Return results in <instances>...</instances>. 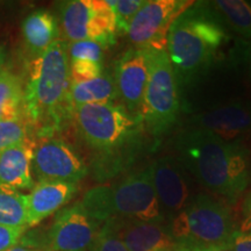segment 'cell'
<instances>
[{"label":"cell","instance_id":"cell-1","mask_svg":"<svg viewBox=\"0 0 251 251\" xmlns=\"http://www.w3.org/2000/svg\"><path fill=\"white\" fill-rule=\"evenodd\" d=\"M80 139L91 151V171L100 183L120 177L159 144L122 103H90L74 111Z\"/></svg>","mask_w":251,"mask_h":251},{"label":"cell","instance_id":"cell-2","mask_svg":"<svg viewBox=\"0 0 251 251\" xmlns=\"http://www.w3.org/2000/svg\"><path fill=\"white\" fill-rule=\"evenodd\" d=\"M179 161L198 183L229 205H235L250 179L244 142H228L206 130L184 128L174 142Z\"/></svg>","mask_w":251,"mask_h":251},{"label":"cell","instance_id":"cell-3","mask_svg":"<svg viewBox=\"0 0 251 251\" xmlns=\"http://www.w3.org/2000/svg\"><path fill=\"white\" fill-rule=\"evenodd\" d=\"M231 35L208 1H193L171 25L166 39L179 90L197 85L222 57Z\"/></svg>","mask_w":251,"mask_h":251},{"label":"cell","instance_id":"cell-4","mask_svg":"<svg viewBox=\"0 0 251 251\" xmlns=\"http://www.w3.org/2000/svg\"><path fill=\"white\" fill-rule=\"evenodd\" d=\"M70 59L68 45L56 40L29 68L24 90L23 108L27 120L39 126L43 134H51L74 117L69 102Z\"/></svg>","mask_w":251,"mask_h":251},{"label":"cell","instance_id":"cell-5","mask_svg":"<svg viewBox=\"0 0 251 251\" xmlns=\"http://www.w3.org/2000/svg\"><path fill=\"white\" fill-rule=\"evenodd\" d=\"M174 251H230L237 226L228 203L198 193L166 224Z\"/></svg>","mask_w":251,"mask_h":251},{"label":"cell","instance_id":"cell-6","mask_svg":"<svg viewBox=\"0 0 251 251\" xmlns=\"http://www.w3.org/2000/svg\"><path fill=\"white\" fill-rule=\"evenodd\" d=\"M80 201L102 225L111 218L166 225L165 214L153 187L151 164L127 175L119 183L91 188Z\"/></svg>","mask_w":251,"mask_h":251},{"label":"cell","instance_id":"cell-7","mask_svg":"<svg viewBox=\"0 0 251 251\" xmlns=\"http://www.w3.org/2000/svg\"><path fill=\"white\" fill-rule=\"evenodd\" d=\"M148 63L141 119L148 134L161 144L178 122L181 109L180 90L166 49L142 48Z\"/></svg>","mask_w":251,"mask_h":251},{"label":"cell","instance_id":"cell-8","mask_svg":"<svg viewBox=\"0 0 251 251\" xmlns=\"http://www.w3.org/2000/svg\"><path fill=\"white\" fill-rule=\"evenodd\" d=\"M61 21L68 39L96 41L103 48L117 43V24L106 0H70L62 2Z\"/></svg>","mask_w":251,"mask_h":251},{"label":"cell","instance_id":"cell-9","mask_svg":"<svg viewBox=\"0 0 251 251\" xmlns=\"http://www.w3.org/2000/svg\"><path fill=\"white\" fill-rule=\"evenodd\" d=\"M192 4L193 1L187 0H144L127 35L137 48L166 49L171 25Z\"/></svg>","mask_w":251,"mask_h":251},{"label":"cell","instance_id":"cell-10","mask_svg":"<svg viewBox=\"0 0 251 251\" xmlns=\"http://www.w3.org/2000/svg\"><path fill=\"white\" fill-rule=\"evenodd\" d=\"M101 226L81 201L62 208L47 234V251H89Z\"/></svg>","mask_w":251,"mask_h":251},{"label":"cell","instance_id":"cell-11","mask_svg":"<svg viewBox=\"0 0 251 251\" xmlns=\"http://www.w3.org/2000/svg\"><path fill=\"white\" fill-rule=\"evenodd\" d=\"M31 172L39 183H77L89 174V166L65 141L49 139L34 148Z\"/></svg>","mask_w":251,"mask_h":251},{"label":"cell","instance_id":"cell-12","mask_svg":"<svg viewBox=\"0 0 251 251\" xmlns=\"http://www.w3.org/2000/svg\"><path fill=\"white\" fill-rule=\"evenodd\" d=\"M185 128L206 130L228 142H244L251 134V100L234 99L196 113Z\"/></svg>","mask_w":251,"mask_h":251},{"label":"cell","instance_id":"cell-13","mask_svg":"<svg viewBox=\"0 0 251 251\" xmlns=\"http://www.w3.org/2000/svg\"><path fill=\"white\" fill-rule=\"evenodd\" d=\"M151 166L153 187L168 224L196 194H192L188 172L177 157H159L151 163Z\"/></svg>","mask_w":251,"mask_h":251},{"label":"cell","instance_id":"cell-14","mask_svg":"<svg viewBox=\"0 0 251 251\" xmlns=\"http://www.w3.org/2000/svg\"><path fill=\"white\" fill-rule=\"evenodd\" d=\"M113 77L122 106L134 118L141 119L144 91L148 80V63L144 50L137 47L126 50L115 62Z\"/></svg>","mask_w":251,"mask_h":251},{"label":"cell","instance_id":"cell-15","mask_svg":"<svg viewBox=\"0 0 251 251\" xmlns=\"http://www.w3.org/2000/svg\"><path fill=\"white\" fill-rule=\"evenodd\" d=\"M107 221L129 251L172 249V238L166 225L149 224L124 218H111Z\"/></svg>","mask_w":251,"mask_h":251},{"label":"cell","instance_id":"cell-16","mask_svg":"<svg viewBox=\"0 0 251 251\" xmlns=\"http://www.w3.org/2000/svg\"><path fill=\"white\" fill-rule=\"evenodd\" d=\"M77 183H37L27 196V224L34 227L61 211L78 192Z\"/></svg>","mask_w":251,"mask_h":251},{"label":"cell","instance_id":"cell-17","mask_svg":"<svg viewBox=\"0 0 251 251\" xmlns=\"http://www.w3.org/2000/svg\"><path fill=\"white\" fill-rule=\"evenodd\" d=\"M33 151V143L27 140L0 155V187L17 191L34 186L31 176Z\"/></svg>","mask_w":251,"mask_h":251},{"label":"cell","instance_id":"cell-18","mask_svg":"<svg viewBox=\"0 0 251 251\" xmlns=\"http://www.w3.org/2000/svg\"><path fill=\"white\" fill-rule=\"evenodd\" d=\"M23 31L28 51L36 58L58 40L59 28L54 14L40 9L25 19Z\"/></svg>","mask_w":251,"mask_h":251},{"label":"cell","instance_id":"cell-19","mask_svg":"<svg viewBox=\"0 0 251 251\" xmlns=\"http://www.w3.org/2000/svg\"><path fill=\"white\" fill-rule=\"evenodd\" d=\"M119 99L114 77L109 71H102L101 76L83 83H71L69 90V102L71 108L90 103L114 102Z\"/></svg>","mask_w":251,"mask_h":251},{"label":"cell","instance_id":"cell-20","mask_svg":"<svg viewBox=\"0 0 251 251\" xmlns=\"http://www.w3.org/2000/svg\"><path fill=\"white\" fill-rule=\"evenodd\" d=\"M208 4L226 28L238 39L251 41V2L243 0H214Z\"/></svg>","mask_w":251,"mask_h":251},{"label":"cell","instance_id":"cell-21","mask_svg":"<svg viewBox=\"0 0 251 251\" xmlns=\"http://www.w3.org/2000/svg\"><path fill=\"white\" fill-rule=\"evenodd\" d=\"M24 89L18 76L9 71L0 74V121L20 117Z\"/></svg>","mask_w":251,"mask_h":251},{"label":"cell","instance_id":"cell-22","mask_svg":"<svg viewBox=\"0 0 251 251\" xmlns=\"http://www.w3.org/2000/svg\"><path fill=\"white\" fill-rule=\"evenodd\" d=\"M0 226L28 228L26 194L0 187Z\"/></svg>","mask_w":251,"mask_h":251},{"label":"cell","instance_id":"cell-23","mask_svg":"<svg viewBox=\"0 0 251 251\" xmlns=\"http://www.w3.org/2000/svg\"><path fill=\"white\" fill-rule=\"evenodd\" d=\"M28 140V124L24 118L0 121V155Z\"/></svg>","mask_w":251,"mask_h":251},{"label":"cell","instance_id":"cell-24","mask_svg":"<svg viewBox=\"0 0 251 251\" xmlns=\"http://www.w3.org/2000/svg\"><path fill=\"white\" fill-rule=\"evenodd\" d=\"M106 1L114 14L118 35L119 34L127 35L129 25L139 9L142 7L144 0H106Z\"/></svg>","mask_w":251,"mask_h":251},{"label":"cell","instance_id":"cell-25","mask_svg":"<svg viewBox=\"0 0 251 251\" xmlns=\"http://www.w3.org/2000/svg\"><path fill=\"white\" fill-rule=\"evenodd\" d=\"M103 47L96 41L83 40L75 41L68 46L69 59L70 61H89L101 63Z\"/></svg>","mask_w":251,"mask_h":251},{"label":"cell","instance_id":"cell-26","mask_svg":"<svg viewBox=\"0 0 251 251\" xmlns=\"http://www.w3.org/2000/svg\"><path fill=\"white\" fill-rule=\"evenodd\" d=\"M90 251H129L113 230L108 221L103 222Z\"/></svg>","mask_w":251,"mask_h":251},{"label":"cell","instance_id":"cell-27","mask_svg":"<svg viewBox=\"0 0 251 251\" xmlns=\"http://www.w3.org/2000/svg\"><path fill=\"white\" fill-rule=\"evenodd\" d=\"M229 62L235 68L242 69L251 83V41L237 39L228 56Z\"/></svg>","mask_w":251,"mask_h":251},{"label":"cell","instance_id":"cell-28","mask_svg":"<svg viewBox=\"0 0 251 251\" xmlns=\"http://www.w3.org/2000/svg\"><path fill=\"white\" fill-rule=\"evenodd\" d=\"M101 63L89 61H70V81L83 83L98 78L102 74Z\"/></svg>","mask_w":251,"mask_h":251},{"label":"cell","instance_id":"cell-29","mask_svg":"<svg viewBox=\"0 0 251 251\" xmlns=\"http://www.w3.org/2000/svg\"><path fill=\"white\" fill-rule=\"evenodd\" d=\"M27 228H12L0 226V251H6L17 246Z\"/></svg>","mask_w":251,"mask_h":251},{"label":"cell","instance_id":"cell-30","mask_svg":"<svg viewBox=\"0 0 251 251\" xmlns=\"http://www.w3.org/2000/svg\"><path fill=\"white\" fill-rule=\"evenodd\" d=\"M241 233L251 234V192L244 198L241 208V222L237 228Z\"/></svg>","mask_w":251,"mask_h":251},{"label":"cell","instance_id":"cell-31","mask_svg":"<svg viewBox=\"0 0 251 251\" xmlns=\"http://www.w3.org/2000/svg\"><path fill=\"white\" fill-rule=\"evenodd\" d=\"M230 251H251V234L237 230Z\"/></svg>","mask_w":251,"mask_h":251},{"label":"cell","instance_id":"cell-32","mask_svg":"<svg viewBox=\"0 0 251 251\" xmlns=\"http://www.w3.org/2000/svg\"><path fill=\"white\" fill-rule=\"evenodd\" d=\"M6 251H41V250L34 249V247H30V246H28V244L21 243V244H17V246L12 247L11 249H8Z\"/></svg>","mask_w":251,"mask_h":251},{"label":"cell","instance_id":"cell-33","mask_svg":"<svg viewBox=\"0 0 251 251\" xmlns=\"http://www.w3.org/2000/svg\"><path fill=\"white\" fill-rule=\"evenodd\" d=\"M2 70H1V62H0V74H1Z\"/></svg>","mask_w":251,"mask_h":251},{"label":"cell","instance_id":"cell-34","mask_svg":"<svg viewBox=\"0 0 251 251\" xmlns=\"http://www.w3.org/2000/svg\"><path fill=\"white\" fill-rule=\"evenodd\" d=\"M161 251H174L172 249H168V250H161Z\"/></svg>","mask_w":251,"mask_h":251}]
</instances>
